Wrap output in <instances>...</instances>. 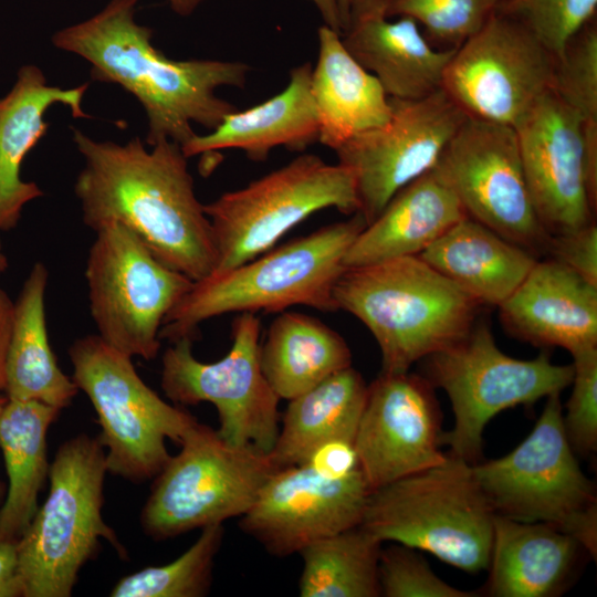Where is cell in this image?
<instances>
[{
  "mask_svg": "<svg viewBox=\"0 0 597 597\" xmlns=\"http://www.w3.org/2000/svg\"><path fill=\"white\" fill-rule=\"evenodd\" d=\"M358 0H338L341 17H342V21H343V31L345 30V28L347 25L349 12H350L352 8L354 7V4Z\"/></svg>",
  "mask_w": 597,
  "mask_h": 597,
  "instance_id": "44",
  "label": "cell"
},
{
  "mask_svg": "<svg viewBox=\"0 0 597 597\" xmlns=\"http://www.w3.org/2000/svg\"><path fill=\"white\" fill-rule=\"evenodd\" d=\"M423 359V377L446 391L454 413V426L441 432L440 444L471 464L481 457L483 430L493 417L561 394L574 375L572 364H554L546 350L533 359L504 354L484 322H475L463 337Z\"/></svg>",
  "mask_w": 597,
  "mask_h": 597,
  "instance_id": "9",
  "label": "cell"
},
{
  "mask_svg": "<svg viewBox=\"0 0 597 597\" xmlns=\"http://www.w3.org/2000/svg\"><path fill=\"white\" fill-rule=\"evenodd\" d=\"M551 90L585 121H597V29L591 22L555 57Z\"/></svg>",
  "mask_w": 597,
  "mask_h": 597,
  "instance_id": "35",
  "label": "cell"
},
{
  "mask_svg": "<svg viewBox=\"0 0 597 597\" xmlns=\"http://www.w3.org/2000/svg\"><path fill=\"white\" fill-rule=\"evenodd\" d=\"M536 216L551 235L595 221L597 124L544 94L515 128Z\"/></svg>",
  "mask_w": 597,
  "mask_h": 597,
  "instance_id": "15",
  "label": "cell"
},
{
  "mask_svg": "<svg viewBox=\"0 0 597 597\" xmlns=\"http://www.w3.org/2000/svg\"><path fill=\"white\" fill-rule=\"evenodd\" d=\"M366 224L357 212L193 282L166 316L160 339L193 341L201 323L227 313H281L297 305L336 311L335 283L346 268V252Z\"/></svg>",
  "mask_w": 597,
  "mask_h": 597,
  "instance_id": "3",
  "label": "cell"
},
{
  "mask_svg": "<svg viewBox=\"0 0 597 597\" xmlns=\"http://www.w3.org/2000/svg\"><path fill=\"white\" fill-rule=\"evenodd\" d=\"M368 386L352 366L289 400L272 451L279 469L305 463L323 446L354 442Z\"/></svg>",
  "mask_w": 597,
  "mask_h": 597,
  "instance_id": "29",
  "label": "cell"
},
{
  "mask_svg": "<svg viewBox=\"0 0 597 597\" xmlns=\"http://www.w3.org/2000/svg\"><path fill=\"white\" fill-rule=\"evenodd\" d=\"M359 210L352 170L303 154L284 166L205 205L217 252L213 272L244 263L268 250L315 212ZM212 272V273H213Z\"/></svg>",
  "mask_w": 597,
  "mask_h": 597,
  "instance_id": "11",
  "label": "cell"
},
{
  "mask_svg": "<svg viewBox=\"0 0 597 597\" xmlns=\"http://www.w3.org/2000/svg\"><path fill=\"white\" fill-rule=\"evenodd\" d=\"M85 279L97 335L132 358L146 360L159 353L163 323L193 283L119 223L95 231Z\"/></svg>",
  "mask_w": 597,
  "mask_h": 597,
  "instance_id": "12",
  "label": "cell"
},
{
  "mask_svg": "<svg viewBox=\"0 0 597 597\" xmlns=\"http://www.w3.org/2000/svg\"><path fill=\"white\" fill-rule=\"evenodd\" d=\"M512 1H513V0H511V2H512ZM511 2H510V4H511Z\"/></svg>",
  "mask_w": 597,
  "mask_h": 597,
  "instance_id": "47",
  "label": "cell"
},
{
  "mask_svg": "<svg viewBox=\"0 0 597 597\" xmlns=\"http://www.w3.org/2000/svg\"><path fill=\"white\" fill-rule=\"evenodd\" d=\"M388 122L334 151L355 178L358 213L368 224L401 188L430 171L468 117L442 91L390 98Z\"/></svg>",
  "mask_w": 597,
  "mask_h": 597,
  "instance_id": "17",
  "label": "cell"
},
{
  "mask_svg": "<svg viewBox=\"0 0 597 597\" xmlns=\"http://www.w3.org/2000/svg\"><path fill=\"white\" fill-rule=\"evenodd\" d=\"M87 87V83L70 88L50 85L40 67L28 64L0 97V232L14 229L24 207L44 195L35 182L22 179L21 167L49 128L45 113L62 104L73 117L91 118L82 107Z\"/></svg>",
  "mask_w": 597,
  "mask_h": 597,
  "instance_id": "22",
  "label": "cell"
},
{
  "mask_svg": "<svg viewBox=\"0 0 597 597\" xmlns=\"http://www.w3.org/2000/svg\"><path fill=\"white\" fill-rule=\"evenodd\" d=\"M509 8L558 57L569 40L591 22L597 0H513Z\"/></svg>",
  "mask_w": 597,
  "mask_h": 597,
  "instance_id": "36",
  "label": "cell"
},
{
  "mask_svg": "<svg viewBox=\"0 0 597 597\" xmlns=\"http://www.w3.org/2000/svg\"><path fill=\"white\" fill-rule=\"evenodd\" d=\"M154 478L140 513L146 535L165 541L241 517L279 469L269 453L238 447L196 421Z\"/></svg>",
  "mask_w": 597,
  "mask_h": 597,
  "instance_id": "10",
  "label": "cell"
},
{
  "mask_svg": "<svg viewBox=\"0 0 597 597\" xmlns=\"http://www.w3.org/2000/svg\"><path fill=\"white\" fill-rule=\"evenodd\" d=\"M381 542L357 525L317 540L301 552L302 597L381 596L378 565Z\"/></svg>",
  "mask_w": 597,
  "mask_h": 597,
  "instance_id": "32",
  "label": "cell"
},
{
  "mask_svg": "<svg viewBox=\"0 0 597 597\" xmlns=\"http://www.w3.org/2000/svg\"><path fill=\"white\" fill-rule=\"evenodd\" d=\"M61 409L38 400L9 399L0 412V447L9 489L0 507V537L17 540L38 511L49 474L46 434Z\"/></svg>",
  "mask_w": 597,
  "mask_h": 597,
  "instance_id": "31",
  "label": "cell"
},
{
  "mask_svg": "<svg viewBox=\"0 0 597 597\" xmlns=\"http://www.w3.org/2000/svg\"><path fill=\"white\" fill-rule=\"evenodd\" d=\"M333 296L376 339L383 373L409 371L463 337L481 306L418 255L345 268Z\"/></svg>",
  "mask_w": 597,
  "mask_h": 597,
  "instance_id": "4",
  "label": "cell"
},
{
  "mask_svg": "<svg viewBox=\"0 0 597 597\" xmlns=\"http://www.w3.org/2000/svg\"><path fill=\"white\" fill-rule=\"evenodd\" d=\"M370 492L360 468L346 474L310 462L277 469L240 517V527L270 554L285 557L359 525Z\"/></svg>",
  "mask_w": 597,
  "mask_h": 597,
  "instance_id": "18",
  "label": "cell"
},
{
  "mask_svg": "<svg viewBox=\"0 0 597 597\" xmlns=\"http://www.w3.org/2000/svg\"><path fill=\"white\" fill-rule=\"evenodd\" d=\"M69 356L72 379L97 415L107 472L134 483L154 479L171 457L166 440L180 444L197 419L166 402L144 383L133 358L97 334L75 339Z\"/></svg>",
  "mask_w": 597,
  "mask_h": 597,
  "instance_id": "8",
  "label": "cell"
},
{
  "mask_svg": "<svg viewBox=\"0 0 597 597\" xmlns=\"http://www.w3.org/2000/svg\"><path fill=\"white\" fill-rule=\"evenodd\" d=\"M586 549L543 522L494 515L486 593L493 597H549L564 590ZM587 553V552H586Z\"/></svg>",
  "mask_w": 597,
  "mask_h": 597,
  "instance_id": "25",
  "label": "cell"
},
{
  "mask_svg": "<svg viewBox=\"0 0 597 597\" xmlns=\"http://www.w3.org/2000/svg\"><path fill=\"white\" fill-rule=\"evenodd\" d=\"M494 515L473 464L448 453L437 465L373 490L359 525L381 543L476 574L489 567Z\"/></svg>",
  "mask_w": 597,
  "mask_h": 597,
  "instance_id": "6",
  "label": "cell"
},
{
  "mask_svg": "<svg viewBox=\"0 0 597 597\" xmlns=\"http://www.w3.org/2000/svg\"><path fill=\"white\" fill-rule=\"evenodd\" d=\"M22 596L18 541L0 537V597Z\"/></svg>",
  "mask_w": 597,
  "mask_h": 597,
  "instance_id": "40",
  "label": "cell"
},
{
  "mask_svg": "<svg viewBox=\"0 0 597 597\" xmlns=\"http://www.w3.org/2000/svg\"><path fill=\"white\" fill-rule=\"evenodd\" d=\"M573 357V389L563 415L566 437L575 453L597 449V347Z\"/></svg>",
  "mask_w": 597,
  "mask_h": 597,
  "instance_id": "38",
  "label": "cell"
},
{
  "mask_svg": "<svg viewBox=\"0 0 597 597\" xmlns=\"http://www.w3.org/2000/svg\"><path fill=\"white\" fill-rule=\"evenodd\" d=\"M546 398L530 434L506 455L473 464V472L495 514L552 524L596 558L594 486L566 437L559 394Z\"/></svg>",
  "mask_w": 597,
  "mask_h": 597,
  "instance_id": "7",
  "label": "cell"
},
{
  "mask_svg": "<svg viewBox=\"0 0 597 597\" xmlns=\"http://www.w3.org/2000/svg\"><path fill=\"white\" fill-rule=\"evenodd\" d=\"M434 168L468 217L536 258L547 254L552 235L533 207L515 128L467 117Z\"/></svg>",
  "mask_w": 597,
  "mask_h": 597,
  "instance_id": "16",
  "label": "cell"
},
{
  "mask_svg": "<svg viewBox=\"0 0 597 597\" xmlns=\"http://www.w3.org/2000/svg\"><path fill=\"white\" fill-rule=\"evenodd\" d=\"M49 271L35 262L14 301L6 362V396L63 409L78 392L51 348L45 315Z\"/></svg>",
  "mask_w": 597,
  "mask_h": 597,
  "instance_id": "28",
  "label": "cell"
},
{
  "mask_svg": "<svg viewBox=\"0 0 597 597\" xmlns=\"http://www.w3.org/2000/svg\"><path fill=\"white\" fill-rule=\"evenodd\" d=\"M418 256L481 306H500L538 258L481 222L464 217Z\"/></svg>",
  "mask_w": 597,
  "mask_h": 597,
  "instance_id": "27",
  "label": "cell"
},
{
  "mask_svg": "<svg viewBox=\"0 0 597 597\" xmlns=\"http://www.w3.org/2000/svg\"><path fill=\"white\" fill-rule=\"evenodd\" d=\"M223 524L201 528L197 541L175 561L148 566L121 578L112 597H201L209 593Z\"/></svg>",
  "mask_w": 597,
  "mask_h": 597,
  "instance_id": "33",
  "label": "cell"
},
{
  "mask_svg": "<svg viewBox=\"0 0 597 597\" xmlns=\"http://www.w3.org/2000/svg\"><path fill=\"white\" fill-rule=\"evenodd\" d=\"M72 132L84 159L74 182L84 224L95 232L119 223L191 281L211 274L217 263L212 230L180 145L164 139L146 148L138 136L117 144Z\"/></svg>",
  "mask_w": 597,
  "mask_h": 597,
  "instance_id": "1",
  "label": "cell"
},
{
  "mask_svg": "<svg viewBox=\"0 0 597 597\" xmlns=\"http://www.w3.org/2000/svg\"><path fill=\"white\" fill-rule=\"evenodd\" d=\"M499 308L503 327L534 346L570 355L597 347V285L551 258L537 260Z\"/></svg>",
  "mask_w": 597,
  "mask_h": 597,
  "instance_id": "21",
  "label": "cell"
},
{
  "mask_svg": "<svg viewBox=\"0 0 597 597\" xmlns=\"http://www.w3.org/2000/svg\"><path fill=\"white\" fill-rule=\"evenodd\" d=\"M317 9L323 19V24L329 27L337 33L343 32V21L341 17L338 0H308Z\"/></svg>",
  "mask_w": 597,
  "mask_h": 597,
  "instance_id": "42",
  "label": "cell"
},
{
  "mask_svg": "<svg viewBox=\"0 0 597 597\" xmlns=\"http://www.w3.org/2000/svg\"><path fill=\"white\" fill-rule=\"evenodd\" d=\"M389 17H408L437 41L457 49L511 0H386Z\"/></svg>",
  "mask_w": 597,
  "mask_h": 597,
  "instance_id": "34",
  "label": "cell"
},
{
  "mask_svg": "<svg viewBox=\"0 0 597 597\" xmlns=\"http://www.w3.org/2000/svg\"><path fill=\"white\" fill-rule=\"evenodd\" d=\"M433 388L409 371H381L368 386L353 444L371 491L447 458Z\"/></svg>",
  "mask_w": 597,
  "mask_h": 597,
  "instance_id": "19",
  "label": "cell"
},
{
  "mask_svg": "<svg viewBox=\"0 0 597 597\" xmlns=\"http://www.w3.org/2000/svg\"><path fill=\"white\" fill-rule=\"evenodd\" d=\"M554 65L517 17L499 11L454 50L441 90L468 117L516 128L551 91Z\"/></svg>",
  "mask_w": 597,
  "mask_h": 597,
  "instance_id": "14",
  "label": "cell"
},
{
  "mask_svg": "<svg viewBox=\"0 0 597 597\" xmlns=\"http://www.w3.org/2000/svg\"><path fill=\"white\" fill-rule=\"evenodd\" d=\"M138 0H111L93 17L56 31L53 45L91 64L94 81L115 83L142 104L148 125L146 144L169 139L180 146L235 111L219 97L220 87L245 86L251 66L217 59L174 60L151 43L153 30L138 24Z\"/></svg>",
  "mask_w": 597,
  "mask_h": 597,
  "instance_id": "2",
  "label": "cell"
},
{
  "mask_svg": "<svg viewBox=\"0 0 597 597\" xmlns=\"http://www.w3.org/2000/svg\"><path fill=\"white\" fill-rule=\"evenodd\" d=\"M8 400V397L7 396H3V392H0V412H1V409L2 407L4 406V404L7 402ZM1 484H0V496H1Z\"/></svg>",
  "mask_w": 597,
  "mask_h": 597,
  "instance_id": "46",
  "label": "cell"
},
{
  "mask_svg": "<svg viewBox=\"0 0 597 597\" xmlns=\"http://www.w3.org/2000/svg\"><path fill=\"white\" fill-rule=\"evenodd\" d=\"M312 64L291 69L284 90L243 111H233L206 135L196 134L181 147L187 158L239 149L263 161L276 147L302 151L318 142L320 124L311 90Z\"/></svg>",
  "mask_w": 597,
  "mask_h": 597,
  "instance_id": "23",
  "label": "cell"
},
{
  "mask_svg": "<svg viewBox=\"0 0 597 597\" xmlns=\"http://www.w3.org/2000/svg\"><path fill=\"white\" fill-rule=\"evenodd\" d=\"M317 41L311 90L318 116V143L335 150L385 125L391 105L379 81L349 54L339 33L323 24Z\"/></svg>",
  "mask_w": 597,
  "mask_h": 597,
  "instance_id": "26",
  "label": "cell"
},
{
  "mask_svg": "<svg viewBox=\"0 0 597 597\" xmlns=\"http://www.w3.org/2000/svg\"><path fill=\"white\" fill-rule=\"evenodd\" d=\"M381 596L472 597L439 578L417 549L397 544L381 548L378 565Z\"/></svg>",
  "mask_w": 597,
  "mask_h": 597,
  "instance_id": "37",
  "label": "cell"
},
{
  "mask_svg": "<svg viewBox=\"0 0 597 597\" xmlns=\"http://www.w3.org/2000/svg\"><path fill=\"white\" fill-rule=\"evenodd\" d=\"M190 338L166 348L160 386L176 404L210 402L218 412L219 436L238 447L270 453L280 429L279 401L260 364V318L239 313L232 323V345L213 363L196 358Z\"/></svg>",
  "mask_w": 597,
  "mask_h": 597,
  "instance_id": "13",
  "label": "cell"
},
{
  "mask_svg": "<svg viewBox=\"0 0 597 597\" xmlns=\"http://www.w3.org/2000/svg\"><path fill=\"white\" fill-rule=\"evenodd\" d=\"M546 255L597 285L596 222L568 233L552 235Z\"/></svg>",
  "mask_w": 597,
  "mask_h": 597,
  "instance_id": "39",
  "label": "cell"
},
{
  "mask_svg": "<svg viewBox=\"0 0 597 597\" xmlns=\"http://www.w3.org/2000/svg\"><path fill=\"white\" fill-rule=\"evenodd\" d=\"M14 301L0 287V392L6 389V362L12 326Z\"/></svg>",
  "mask_w": 597,
  "mask_h": 597,
  "instance_id": "41",
  "label": "cell"
},
{
  "mask_svg": "<svg viewBox=\"0 0 597 597\" xmlns=\"http://www.w3.org/2000/svg\"><path fill=\"white\" fill-rule=\"evenodd\" d=\"M8 258L3 251L2 242L0 239V275L6 272V270L8 269Z\"/></svg>",
  "mask_w": 597,
  "mask_h": 597,
  "instance_id": "45",
  "label": "cell"
},
{
  "mask_svg": "<svg viewBox=\"0 0 597 597\" xmlns=\"http://www.w3.org/2000/svg\"><path fill=\"white\" fill-rule=\"evenodd\" d=\"M172 11L179 15H190L206 0H167Z\"/></svg>",
  "mask_w": 597,
  "mask_h": 597,
  "instance_id": "43",
  "label": "cell"
},
{
  "mask_svg": "<svg viewBox=\"0 0 597 597\" xmlns=\"http://www.w3.org/2000/svg\"><path fill=\"white\" fill-rule=\"evenodd\" d=\"M467 213L455 192L436 169L401 188L359 232L346 268L418 255Z\"/></svg>",
  "mask_w": 597,
  "mask_h": 597,
  "instance_id": "24",
  "label": "cell"
},
{
  "mask_svg": "<svg viewBox=\"0 0 597 597\" xmlns=\"http://www.w3.org/2000/svg\"><path fill=\"white\" fill-rule=\"evenodd\" d=\"M106 452L81 433L64 441L49 468L50 491L18 541L23 597H69L101 538L127 556L103 519Z\"/></svg>",
  "mask_w": 597,
  "mask_h": 597,
  "instance_id": "5",
  "label": "cell"
},
{
  "mask_svg": "<svg viewBox=\"0 0 597 597\" xmlns=\"http://www.w3.org/2000/svg\"><path fill=\"white\" fill-rule=\"evenodd\" d=\"M389 18L386 0H358L341 34L346 50L390 98L419 100L441 90L455 49L437 50L416 21Z\"/></svg>",
  "mask_w": 597,
  "mask_h": 597,
  "instance_id": "20",
  "label": "cell"
},
{
  "mask_svg": "<svg viewBox=\"0 0 597 597\" xmlns=\"http://www.w3.org/2000/svg\"><path fill=\"white\" fill-rule=\"evenodd\" d=\"M260 364L277 397L291 400L352 366V352L346 341L320 320L284 311L260 344Z\"/></svg>",
  "mask_w": 597,
  "mask_h": 597,
  "instance_id": "30",
  "label": "cell"
}]
</instances>
